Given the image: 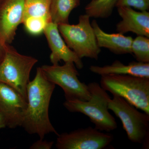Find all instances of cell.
Here are the masks:
<instances>
[{"mask_svg":"<svg viewBox=\"0 0 149 149\" xmlns=\"http://www.w3.org/2000/svg\"><path fill=\"white\" fill-rule=\"evenodd\" d=\"M56 85L50 82L43 74L40 67L36 75L27 85V107L22 124L29 134H36L40 139L50 133L59 134L51 123L49 109Z\"/></svg>","mask_w":149,"mask_h":149,"instance_id":"6da1fadb","label":"cell"},{"mask_svg":"<svg viewBox=\"0 0 149 149\" xmlns=\"http://www.w3.org/2000/svg\"><path fill=\"white\" fill-rule=\"evenodd\" d=\"M88 85L91 95L89 100H65L63 106L70 112L87 116L100 131L109 132L115 130L117 123L108 107L110 97L98 83L92 82Z\"/></svg>","mask_w":149,"mask_h":149,"instance_id":"7a4b0ae2","label":"cell"},{"mask_svg":"<svg viewBox=\"0 0 149 149\" xmlns=\"http://www.w3.org/2000/svg\"><path fill=\"white\" fill-rule=\"evenodd\" d=\"M104 90L122 97L137 109L149 114V78L125 74L102 75Z\"/></svg>","mask_w":149,"mask_h":149,"instance_id":"3957f363","label":"cell"},{"mask_svg":"<svg viewBox=\"0 0 149 149\" xmlns=\"http://www.w3.org/2000/svg\"><path fill=\"white\" fill-rule=\"evenodd\" d=\"M37 62V58L21 54L10 45H6L4 56L0 63V82L13 88L27 101L30 72Z\"/></svg>","mask_w":149,"mask_h":149,"instance_id":"277c9868","label":"cell"},{"mask_svg":"<svg viewBox=\"0 0 149 149\" xmlns=\"http://www.w3.org/2000/svg\"><path fill=\"white\" fill-rule=\"evenodd\" d=\"M109 101L108 109L122 122L123 127L131 142L149 148V114L139 111L122 97L113 95Z\"/></svg>","mask_w":149,"mask_h":149,"instance_id":"5b68a950","label":"cell"},{"mask_svg":"<svg viewBox=\"0 0 149 149\" xmlns=\"http://www.w3.org/2000/svg\"><path fill=\"white\" fill-rule=\"evenodd\" d=\"M88 15H81L76 24H59L60 33L67 46L80 59L88 58L98 60L101 49L97 43L95 35Z\"/></svg>","mask_w":149,"mask_h":149,"instance_id":"8992f818","label":"cell"},{"mask_svg":"<svg viewBox=\"0 0 149 149\" xmlns=\"http://www.w3.org/2000/svg\"><path fill=\"white\" fill-rule=\"evenodd\" d=\"M40 68L48 80L63 89L66 100L86 101L91 99L88 85L78 79L80 74L73 62L65 63L63 65H43Z\"/></svg>","mask_w":149,"mask_h":149,"instance_id":"52a82bcc","label":"cell"},{"mask_svg":"<svg viewBox=\"0 0 149 149\" xmlns=\"http://www.w3.org/2000/svg\"><path fill=\"white\" fill-rule=\"evenodd\" d=\"M113 139L109 132L103 133L89 126L59 134L56 147L58 149H103L108 148Z\"/></svg>","mask_w":149,"mask_h":149,"instance_id":"ba28073f","label":"cell"},{"mask_svg":"<svg viewBox=\"0 0 149 149\" xmlns=\"http://www.w3.org/2000/svg\"><path fill=\"white\" fill-rule=\"evenodd\" d=\"M27 104V101L17 91L0 82V112L9 128L21 126Z\"/></svg>","mask_w":149,"mask_h":149,"instance_id":"9c48e42d","label":"cell"},{"mask_svg":"<svg viewBox=\"0 0 149 149\" xmlns=\"http://www.w3.org/2000/svg\"><path fill=\"white\" fill-rule=\"evenodd\" d=\"M24 0L0 1V40L3 45L14 40L17 27L24 19Z\"/></svg>","mask_w":149,"mask_h":149,"instance_id":"30bf717a","label":"cell"},{"mask_svg":"<svg viewBox=\"0 0 149 149\" xmlns=\"http://www.w3.org/2000/svg\"><path fill=\"white\" fill-rule=\"evenodd\" d=\"M44 33L51 50L50 60L52 65L58 64L63 61L65 63L73 62L78 69L83 68L82 59L66 45L60 33L57 24L52 22H49Z\"/></svg>","mask_w":149,"mask_h":149,"instance_id":"8fae6325","label":"cell"},{"mask_svg":"<svg viewBox=\"0 0 149 149\" xmlns=\"http://www.w3.org/2000/svg\"><path fill=\"white\" fill-rule=\"evenodd\" d=\"M121 20L116 25L118 33L124 35L132 32L137 35L149 37V12L137 11L129 7H117Z\"/></svg>","mask_w":149,"mask_h":149,"instance_id":"7c38bea8","label":"cell"},{"mask_svg":"<svg viewBox=\"0 0 149 149\" xmlns=\"http://www.w3.org/2000/svg\"><path fill=\"white\" fill-rule=\"evenodd\" d=\"M92 27L95 35L97 43L100 48L108 49L117 55L131 54V47L133 38L121 33L105 32L99 26L96 20L92 21Z\"/></svg>","mask_w":149,"mask_h":149,"instance_id":"4fadbf2b","label":"cell"},{"mask_svg":"<svg viewBox=\"0 0 149 149\" xmlns=\"http://www.w3.org/2000/svg\"><path fill=\"white\" fill-rule=\"evenodd\" d=\"M89 69L91 72L101 76L109 74H125L149 78V63L132 61L125 65L116 60L111 64L103 66L91 65Z\"/></svg>","mask_w":149,"mask_h":149,"instance_id":"5bb4252c","label":"cell"},{"mask_svg":"<svg viewBox=\"0 0 149 149\" xmlns=\"http://www.w3.org/2000/svg\"><path fill=\"white\" fill-rule=\"evenodd\" d=\"M80 5V0H51V21L57 24H68L70 15Z\"/></svg>","mask_w":149,"mask_h":149,"instance_id":"9a60e30c","label":"cell"},{"mask_svg":"<svg viewBox=\"0 0 149 149\" xmlns=\"http://www.w3.org/2000/svg\"><path fill=\"white\" fill-rule=\"evenodd\" d=\"M118 0H95L85 6V14L90 17L107 18L111 15Z\"/></svg>","mask_w":149,"mask_h":149,"instance_id":"2e32d148","label":"cell"},{"mask_svg":"<svg viewBox=\"0 0 149 149\" xmlns=\"http://www.w3.org/2000/svg\"><path fill=\"white\" fill-rule=\"evenodd\" d=\"M51 0H24V20L29 17H44L51 21Z\"/></svg>","mask_w":149,"mask_h":149,"instance_id":"e0dca14e","label":"cell"},{"mask_svg":"<svg viewBox=\"0 0 149 149\" xmlns=\"http://www.w3.org/2000/svg\"><path fill=\"white\" fill-rule=\"evenodd\" d=\"M131 54L137 61L149 63V37L138 35L133 39L131 47Z\"/></svg>","mask_w":149,"mask_h":149,"instance_id":"ac0fdd59","label":"cell"},{"mask_svg":"<svg viewBox=\"0 0 149 149\" xmlns=\"http://www.w3.org/2000/svg\"><path fill=\"white\" fill-rule=\"evenodd\" d=\"M50 21L44 17H32L24 19L22 24L30 35H38L44 33L47 24Z\"/></svg>","mask_w":149,"mask_h":149,"instance_id":"d6986e66","label":"cell"},{"mask_svg":"<svg viewBox=\"0 0 149 149\" xmlns=\"http://www.w3.org/2000/svg\"><path fill=\"white\" fill-rule=\"evenodd\" d=\"M129 7L140 11H148L149 0H118L116 7Z\"/></svg>","mask_w":149,"mask_h":149,"instance_id":"ffe728a7","label":"cell"},{"mask_svg":"<svg viewBox=\"0 0 149 149\" xmlns=\"http://www.w3.org/2000/svg\"><path fill=\"white\" fill-rule=\"evenodd\" d=\"M44 139H40L32 145L29 149H50L54 144L53 141H47Z\"/></svg>","mask_w":149,"mask_h":149,"instance_id":"44dd1931","label":"cell"},{"mask_svg":"<svg viewBox=\"0 0 149 149\" xmlns=\"http://www.w3.org/2000/svg\"><path fill=\"white\" fill-rule=\"evenodd\" d=\"M6 126V121L5 118L0 112V129L5 128Z\"/></svg>","mask_w":149,"mask_h":149,"instance_id":"7402d4cb","label":"cell"},{"mask_svg":"<svg viewBox=\"0 0 149 149\" xmlns=\"http://www.w3.org/2000/svg\"><path fill=\"white\" fill-rule=\"evenodd\" d=\"M5 52V45H3L0 40V63L2 60Z\"/></svg>","mask_w":149,"mask_h":149,"instance_id":"603a6c76","label":"cell"},{"mask_svg":"<svg viewBox=\"0 0 149 149\" xmlns=\"http://www.w3.org/2000/svg\"><path fill=\"white\" fill-rule=\"evenodd\" d=\"M92 1H95V0H92Z\"/></svg>","mask_w":149,"mask_h":149,"instance_id":"cb8c5ba5","label":"cell"},{"mask_svg":"<svg viewBox=\"0 0 149 149\" xmlns=\"http://www.w3.org/2000/svg\"><path fill=\"white\" fill-rule=\"evenodd\" d=\"M1 1V0H0V1Z\"/></svg>","mask_w":149,"mask_h":149,"instance_id":"d4e9b609","label":"cell"}]
</instances>
